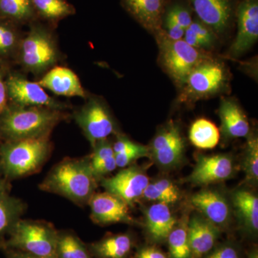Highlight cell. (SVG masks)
<instances>
[{
    "label": "cell",
    "mask_w": 258,
    "mask_h": 258,
    "mask_svg": "<svg viewBox=\"0 0 258 258\" xmlns=\"http://www.w3.org/2000/svg\"><path fill=\"white\" fill-rule=\"evenodd\" d=\"M98 182L93 174L88 156L82 158H64L55 164L39 189L67 199L84 208L96 192Z\"/></svg>",
    "instance_id": "1"
},
{
    "label": "cell",
    "mask_w": 258,
    "mask_h": 258,
    "mask_svg": "<svg viewBox=\"0 0 258 258\" xmlns=\"http://www.w3.org/2000/svg\"><path fill=\"white\" fill-rule=\"evenodd\" d=\"M68 118L64 111L9 103L0 113V139L7 142L50 137L56 125Z\"/></svg>",
    "instance_id": "2"
},
{
    "label": "cell",
    "mask_w": 258,
    "mask_h": 258,
    "mask_svg": "<svg viewBox=\"0 0 258 258\" xmlns=\"http://www.w3.org/2000/svg\"><path fill=\"white\" fill-rule=\"evenodd\" d=\"M52 152L50 137L3 142L0 174L11 182L41 170Z\"/></svg>",
    "instance_id": "3"
},
{
    "label": "cell",
    "mask_w": 258,
    "mask_h": 258,
    "mask_svg": "<svg viewBox=\"0 0 258 258\" xmlns=\"http://www.w3.org/2000/svg\"><path fill=\"white\" fill-rule=\"evenodd\" d=\"M58 230L43 220H20L8 234L0 237V249H15L43 258H55Z\"/></svg>",
    "instance_id": "4"
},
{
    "label": "cell",
    "mask_w": 258,
    "mask_h": 258,
    "mask_svg": "<svg viewBox=\"0 0 258 258\" xmlns=\"http://www.w3.org/2000/svg\"><path fill=\"white\" fill-rule=\"evenodd\" d=\"M16 54L23 69L34 75L45 74L55 67L60 57L53 35L39 24L32 25L22 37Z\"/></svg>",
    "instance_id": "5"
},
{
    "label": "cell",
    "mask_w": 258,
    "mask_h": 258,
    "mask_svg": "<svg viewBox=\"0 0 258 258\" xmlns=\"http://www.w3.org/2000/svg\"><path fill=\"white\" fill-rule=\"evenodd\" d=\"M159 50V60L166 74L181 88L197 66L212 57L206 51L190 46L184 40H173L161 29L154 34Z\"/></svg>",
    "instance_id": "6"
},
{
    "label": "cell",
    "mask_w": 258,
    "mask_h": 258,
    "mask_svg": "<svg viewBox=\"0 0 258 258\" xmlns=\"http://www.w3.org/2000/svg\"><path fill=\"white\" fill-rule=\"evenodd\" d=\"M229 83L227 68L213 57L197 66L181 87L179 101L193 103L216 96L225 91Z\"/></svg>",
    "instance_id": "7"
},
{
    "label": "cell",
    "mask_w": 258,
    "mask_h": 258,
    "mask_svg": "<svg viewBox=\"0 0 258 258\" xmlns=\"http://www.w3.org/2000/svg\"><path fill=\"white\" fill-rule=\"evenodd\" d=\"M86 103L74 112V118L91 147L112 134L119 133L116 121L106 103L99 97H88Z\"/></svg>",
    "instance_id": "8"
},
{
    "label": "cell",
    "mask_w": 258,
    "mask_h": 258,
    "mask_svg": "<svg viewBox=\"0 0 258 258\" xmlns=\"http://www.w3.org/2000/svg\"><path fill=\"white\" fill-rule=\"evenodd\" d=\"M149 157L164 170H171L184 161L186 145L179 125L168 122L161 127L149 147Z\"/></svg>",
    "instance_id": "9"
},
{
    "label": "cell",
    "mask_w": 258,
    "mask_h": 258,
    "mask_svg": "<svg viewBox=\"0 0 258 258\" xmlns=\"http://www.w3.org/2000/svg\"><path fill=\"white\" fill-rule=\"evenodd\" d=\"M8 100L16 106L45 107L64 111L67 106L56 101L37 82H31L19 74H11L5 79Z\"/></svg>",
    "instance_id": "10"
},
{
    "label": "cell",
    "mask_w": 258,
    "mask_h": 258,
    "mask_svg": "<svg viewBox=\"0 0 258 258\" xmlns=\"http://www.w3.org/2000/svg\"><path fill=\"white\" fill-rule=\"evenodd\" d=\"M149 183V176L143 168L130 165L111 177L100 180L99 184L106 191L113 194L133 207L142 198Z\"/></svg>",
    "instance_id": "11"
},
{
    "label": "cell",
    "mask_w": 258,
    "mask_h": 258,
    "mask_svg": "<svg viewBox=\"0 0 258 258\" xmlns=\"http://www.w3.org/2000/svg\"><path fill=\"white\" fill-rule=\"evenodd\" d=\"M235 160L229 154L199 155L192 171L185 181L194 186H208L230 179L235 176Z\"/></svg>",
    "instance_id": "12"
},
{
    "label": "cell",
    "mask_w": 258,
    "mask_h": 258,
    "mask_svg": "<svg viewBox=\"0 0 258 258\" xmlns=\"http://www.w3.org/2000/svg\"><path fill=\"white\" fill-rule=\"evenodd\" d=\"M91 209V219L96 225L106 226L123 223L137 225L138 222L131 215L128 204L113 194L96 192L88 204Z\"/></svg>",
    "instance_id": "13"
},
{
    "label": "cell",
    "mask_w": 258,
    "mask_h": 258,
    "mask_svg": "<svg viewBox=\"0 0 258 258\" xmlns=\"http://www.w3.org/2000/svg\"><path fill=\"white\" fill-rule=\"evenodd\" d=\"M202 23L217 35L230 29L236 18L235 0H186Z\"/></svg>",
    "instance_id": "14"
},
{
    "label": "cell",
    "mask_w": 258,
    "mask_h": 258,
    "mask_svg": "<svg viewBox=\"0 0 258 258\" xmlns=\"http://www.w3.org/2000/svg\"><path fill=\"white\" fill-rule=\"evenodd\" d=\"M237 33L229 50L237 57L249 50L258 39V0H241L236 10Z\"/></svg>",
    "instance_id": "15"
},
{
    "label": "cell",
    "mask_w": 258,
    "mask_h": 258,
    "mask_svg": "<svg viewBox=\"0 0 258 258\" xmlns=\"http://www.w3.org/2000/svg\"><path fill=\"white\" fill-rule=\"evenodd\" d=\"M189 203L220 230H226L230 227L232 217L230 203L217 190L205 189L193 194L190 197Z\"/></svg>",
    "instance_id": "16"
},
{
    "label": "cell",
    "mask_w": 258,
    "mask_h": 258,
    "mask_svg": "<svg viewBox=\"0 0 258 258\" xmlns=\"http://www.w3.org/2000/svg\"><path fill=\"white\" fill-rule=\"evenodd\" d=\"M188 235L191 258H203L218 242L222 231L201 215L188 219Z\"/></svg>",
    "instance_id": "17"
},
{
    "label": "cell",
    "mask_w": 258,
    "mask_h": 258,
    "mask_svg": "<svg viewBox=\"0 0 258 258\" xmlns=\"http://www.w3.org/2000/svg\"><path fill=\"white\" fill-rule=\"evenodd\" d=\"M37 83L57 96L79 97L85 99L88 97L77 75L63 66L52 68Z\"/></svg>",
    "instance_id": "18"
},
{
    "label": "cell",
    "mask_w": 258,
    "mask_h": 258,
    "mask_svg": "<svg viewBox=\"0 0 258 258\" xmlns=\"http://www.w3.org/2000/svg\"><path fill=\"white\" fill-rule=\"evenodd\" d=\"M176 222L169 206L162 203L151 205L146 212L144 222L146 237L149 244L159 245L166 243V239Z\"/></svg>",
    "instance_id": "19"
},
{
    "label": "cell",
    "mask_w": 258,
    "mask_h": 258,
    "mask_svg": "<svg viewBox=\"0 0 258 258\" xmlns=\"http://www.w3.org/2000/svg\"><path fill=\"white\" fill-rule=\"evenodd\" d=\"M123 9L144 28L156 34L161 30L166 0H120Z\"/></svg>",
    "instance_id": "20"
},
{
    "label": "cell",
    "mask_w": 258,
    "mask_h": 258,
    "mask_svg": "<svg viewBox=\"0 0 258 258\" xmlns=\"http://www.w3.org/2000/svg\"><path fill=\"white\" fill-rule=\"evenodd\" d=\"M221 132L225 139L247 138L250 125L243 110L232 98H223L218 111Z\"/></svg>",
    "instance_id": "21"
},
{
    "label": "cell",
    "mask_w": 258,
    "mask_h": 258,
    "mask_svg": "<svg viewBox=\"0 0 258 258\" xmlns=\"http://www.w3.org/2000/svg\"><path fill=\"white\" fill-rule=\"evenodd\" d=\"M232 204L242 232L249 238L255 239L258 232L257 195L249 190H236L232 194Z\"/></svg>",
    "instance_id": "22"
},
{
    "label": "cell",
    "mask_w": 258,
    "mask_h": 258,
    "mask_svg": "<svg viewBox=\"0 0 258 258\" xmlns=\"http://www.w3.org/2000/svg\"><path fill=\"white\" fill-rule=\"evenodd\" d=\"M93 258H129L136 247L133 234H108L101 240L87 243Z\"/></svg>",
    "instance_id": "23"
},
{
    "label": "cell",
    "mask_w": 258,
    "mask_h": 258,
    "mask_svg": "<svg viewBox=\"0 0 258 258\" xmlns=\"http://www.w3.org/2000/svg\"><path fill=\"white\" fill-rule=\"evenodd\" d=\"M26 203L10 194L0 195V237L9 233L11 229L26 212Z\"/></svg>",
    "instance_id": "24"
},
{
    "label": "cell",
    "mask_w": 258,
    "mask_h": 258,
    "mask_svg": "<svg viewBox=\"0 0 258 258\" xmlns=\"http://www.w3.org/2000/svg\"><path fill=\"white\" fill-rule=\"evenodd\" d=\"M55 258H93L85 243L72 230H58Z\"/></svg>",
    "instance_id": "25"
},
{
    "label": "cell",
    "mask_w": 258,
    "mask_h": 258,
    "mask_svg": "<svg viewBox=\"0 0 258 258\" xmlns=\"http://www.w3.org/2000/svg\"><path fill=\"white\" fill-rule=\"evenodd\" d=\"M189 138L195 147L208 150L217 147L220 142V132L211 120L199 118L190 127Z\"/></svg>",
    "instance_id": "26"
},
{
    "label": "cell",
    "mask_w": 258,
    "mask_h": 258,
    "mask_svg": "<svg viewBox=\"0 0 258 258\" xmlns=\"http://www.w3.org/2000/svg\"><path fill=\"white\" fill-rule=\"evenodd\" d=\"M181 198L177 185L169 179H159L150 182L146 188L142 198L155 203L165 204L168 206L175 205Z\"/></svg>",
    "instance_id": "27"
},
{
    "label": "cell",
    "mask_w": 258,
    "mask_h": 258,
    "mask_svg": "<svg viewBox=\"0 0 258 258\" xmlns=\"http://www.w3.org/2000/svg\"><path fill=\"white\" fill-rule=\"evenodd\" d=\"M37 16L56 23L76 13V9L66 0H31Z\"/></svg>",
    "instance_id": "28"
},
{
    "label": "cell",
    "mask_w": 258,
    "mask_h": 258,
    "mask_svg": "<svg viewBox=\"0 0 258 258\" xmlns=\"http://www.w3.org/2000/svg\"><path fill=\"white\" fill-rule=\"evenodd\" d=\"M0 14L16 23H30L37 16L31 0H0Z\"/></svg>",
    "instance_id": "29"
},
{
    "label": "cell",
    "mask_w": 258,
    "mask_h": 258,
    "mask_svg": "<svg viewBox=\"0 0 258 258\" xmlns=\"http://www.w3.org/2000/svg\"><path fill=\"white\" fill-rule=\"evenodd\" d=\"M187 222L188 219L176 222L168 236L166 243L168 244L169 258H191Z\"/></svg>",
    "instance_id": "30"
},
{
    "label": "cell",
    "mask_w": 258,
    "mask_h": 258,
    "mask_svg": "<svg viewBox=\"0 0 258 258\" xmlns=\"http://www.w3.org/2000/svg\"><path fill=\"white\" fill-rule=\"evenodd\" d=\"M192 12L186 0H176L167 3L162 23L173 24L186 30L192 23Z\"/></svg>",
    "instance_id": "31"
},
{
    "label": "cell",
    "mask_w": 258,
    "mask_h": 258,
    "mask_svg": "<svg viewBox=\"0 0 258 258\" xmlns=\"http://www.w3.org/2000/svg\"><path fill=\"white\" fill-rule=\"evenodd\" d=\"M244 152L242 167L246 180L252 184H257L258 180V139L257 135L250 133L247 137Z\"/></svg>",
    "instance_id": "32"
},
{
    "label": "cell",
    "mask_w": 258,
    "mask_h": 258,
    "mask_svg": "<svg viewBox=\"0 0 258 258\" xmlns=\"http://www.w3.org/2000/svg\"><path fill=\"white\" fill-rule=\"evenodd\" d=\"M13 22L0 20V57L16 53L22 37Z\"/></svg>",
    "instance_id": "33"
},
{
    "label": "cell",
    "mask_w": 258,
    "mask_h": 258,
    "mask_svg": "<svg viewBox=\"0 0 258 258\" xmlns=\"http://www.w3.org/2000/svg\"><path fill=\"white\" fill-rule=\"evenodd\" d=\"M203 258H244L242 247L234 240L217 242Z\"/></svg>",
    "instance_id": "34"
},
{
    "label": "cell",
    "mask_w": 258,
    "mask_h": 258,
    "mask_svg": "<svg viewBox=\"0 0 258 258\" xmlns=\"http://www.w3.org/2000/svg\"><path fill=\"white\" fill-rule=\"evenodd\" d=\"M188 29H189L203 42L205 50H210L214 47L217 35L212 29L202 23L198 18L195 17L193 18L192 23Z\"/></svg>",
    "instance_id": "35"
},
{
    "label": "cell",
    "mask_w": 258,
    "mask_h": 258,
    "mask_svg": "<svg viewBox=\"0 0 258 258\" xmlns=\"http://www.w3.org/2000/svg\"><path fill=\"white\" fill-rule=\"evenodd\" d=\"M147 157H149V147L139 144L127 152L115 154L117 167L122 168V169L132 165L137 159Z\"/></svg>",
    "instance_id": "36"
},
{
    "label": "cell",
    "mask_w": 258,
    "mask_h": 258,
    "mask_svg": "<svg viewBox=\"0 0 258 258\" xmlns=\"http://www.w3.org/2000/svg\"><path fill=\"white\" fill-rule=\"evenodd\" d=\"M91 166L93 174L96 176L98 182H99L100 180L109 175L117 168L115 156L106 159V160L102 161V162L98 163V164H93V165Z\"/></svg>",
    "instance_id": "37"
},
{
    "label": "cell",
    "mask_w": 258,
    "mask_h": 258,
    "mask_svg": "<svg viewBox=\"0 0 258 258\" xmlns=\"http://www.w3.org/2000/svg\"><path fill=\"white\" fill-rule=\"evenodd\" d=\"M134 258H169L167 254L164 253L155 244H149L148 245L139 247Z\"/></svg>",
    "instance_id": "38"
},
{
    "label": "cell",
    "mask_w": 258,
    "mask_h": 258,
    "mask_svg": "<svg viewBox=\"0 0 258 258\" xmlns=\"http://www.w3.org/2000/svg\"><path fill=\"white\" fill-rule=\"evenodd\" d=\"M5 79L6 78H5L4 69L0 67V113H3L8 105L9 104Z\"/></svg>",
    "instance_id": "39"
},
{
    "label": "cell",
    "mask_w": 258,
    "mask_h": 258,
    "mask_svg": "<svg viewBox=\"0 0 258 258\" xmlns=\"http://www.w3.org/2000/svg\"><path fill=\"white\" fill-rule=\"evenodd\" d=\"M3 251L6 258H43L25 253L21 251L15 250V249H4Z\"/></svg>",
    "instance_id": "40"
},
{
    "label": "cell",
    "mask_w": 258,
    "mask_h": 258,
    "mask_svg": "<svg viewBox=\"0 0 258 258\" xmlns=\"http://www.w3.org/2000/svg\"><path fill=\"white\" fill-rule=\"evenodd\" d=\"M11 188V182L0 174V195L10 194Z\"/></svg>",
    "instance_id": "41"
},
{
    "label": "cell",
    "mask_w": 258,
    "mask_h": 258,
    "mask_svg": "<svg viewBox=\"0 0 258 258\" xmlns=\"http://www.w3.org/2000/svg\"><path fill=\"white\" fill-rule=\"evenodd\" d=\"M245 258H258L257 246L254 244L245 252Z\"/></svg>",
    "instance_id": "42"
},
{
    "label": "cell",
    "mask_w": 258,
    "mask_h": 258,
    "mask_svg": "<svg viewBox=\"0 0 258 258\" xmlns=\"http://www.w3.org/2000/svg\"><path fill=\"white\" fill-rule=\"evenodd\" d=\"M3 59L0 57V67H2V64H3Z\"/></svg>",
    "instance_id": "43"
},
{
    "label": "cell",
    "mask_w": 258,
    "mask_h": 258,
    "mask_svg": "<svg viewBox=\"0 0 258 258\" xmlns=\"http://www.w3.org/2000/svg\"><path fill=\"white\" fill-rule=\"evenodd\" d=\"M2 143H3V142H2L1 139H0V145H1Z\"/></svg>",
    "instance_id": "44"
}]
</instances>
